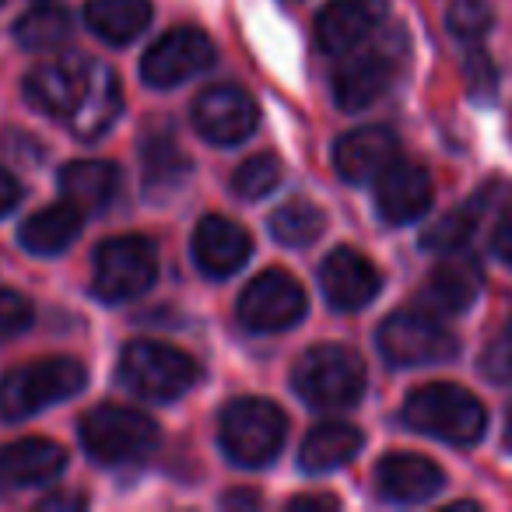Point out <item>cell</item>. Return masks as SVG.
Instances as JSON below:
<instances>
[{"mask_svg":"<svg viewBox=\"0 0 512 512\" xmlns=\"http://www.w3.org/2000/svg\"><path fill=\"white\" fill-rule=\"evenodd\" d=\"M256 102L239 85H211L193 102V127L204 141L211 144H239L256 130Z\"/></svg>","mask_w":512,"mask_h":512,"instance_id":"obj_12","label":"cell"},{"mask_svg":"<svg viewBox=\"0 0 512 512\" xmlns=\"http://www.w3.org/2000/svg\"><path fill=\"white\" fill-rule=\"evenodd\" d=\"M320 285L334 309L358 313V309H365L379 295L383 278H379V271L358 249H334L320 267Z\"/></svg>","mask_w":512,"mask_h":512,"instance_id":"obj_14","label":"cell"},{"mask_svg":"<svg viewBox=\"0 0 512 512\" xmlns=\"http://www.w3.org/2000/svg\"><path fill=\"white\" fill-rule=\"evenodd\" d=\"M386 18V0H330L316 18V43L330 57L355 50Z\"/></svg>","mask_w":512,"mask_h":512,"instance_id":"obj_18","label":"cell"},{"mask_svg":"<svg viewBox=\"0 0 512 512\" xmlns=\"http://www.w3.org/2000/svg\"><path fill=\"white\" fill-rule=\"evenodd\" d=\"M67 453L50 439H18L0 446V488H36L64 474Z\"/></svg>","mask_w":512,"mask_h":512,"instance_id":"obj_19","label":"cell"},{"mask_svg":"<svg viewBox=\"0 0 512 512\" xmlns=\"http://www.w3.org/2000/svg\"><path fill=\"white\" fill-rule=\"evenodd\" d=\"M183 169H186V158H183V151L176 148V141H172L169 134L151 137V144L144 148V172H148V186L162 183V179L176 183Z\"/></svg>","mask_w":512,"mask_h":512,"instance_id":"obj_32","label":"cell"},{"mask_svg":"<svg viewBox=\"0 0 512 512\" xmlns=\"http://www.w3.org/2000/svg\"><path fill=\"white\" fill-rule=\"evenodd\" d=\"M81 446L102 467H123V463H141L155 453L158 425L148 414L134 407L102 404L81 418Z\"/></svg>","mask_w":512,"mask_h":512,"instance_id":"obj_4","label":"cell"},{"mask_svg":"<svg viewBox=\"0 0 512 512\" xmlns=\"http://www.w3.org/2000/svg\"><path fill=\"white\" fill-rule=\"evenodd\" d=\"M120 172L113 162H99V158H81L60 169V193L71 207L81 214H95L113 200Z\"/></svg>","mask_w":512,"mask_h":512,"instance_id":"obj_24","label":"cell"},{"mask_svg":"<svg viewBox=\"0 0 512 512\" xmlns=\"http://www.w3.org/2000/svg\"><path fill=\"white\" fill-rule=\"evenodd\" d=\"M288 418L278 404L260 397H242L221 411L218 421V439L221 449L232 463L239 467H267L285 446Z\"/></svg>","mask_w":512,"mask_h":512,"instance_id":"obj_3","label":"cell"},{"mask_svg":"<svg viewBox=\"0 0 512 512\" xmlns=\"http://www.w3.org/2000/svg\"><path fill=\"white\" fill-rule=\"evenodd\" d=\"M400 418L407 428L449 442V446H474L488 428V414H484L481 400L453 383H432L414 390L404 400Z\"/></svg>","mask_w":512,"mask_h":512,"instance_id":"obj_1","label":"cell"},{"mask_svg":"<svg viewBox=\"0 0 512 512\" xmlns=\"http://www.w3.org/2000/svg\"><path fill=\"white\" fill-rule=\"evenodd\" d=\"M214 43L200 29H172L144 53L141 78L151 88H176L214 64Z\"/></svg>","mask_w":512,"mask_h":512,"instance_id":"obj_10","label":"cell"},{"mask_svg":"<svg viewBox=\"0 0 512 512\" xmlns=\"http://www.w3.org/2000/svg\"><path fill=\"white\" fill-rule=\"evenodd\" d=\"M81 505H85L81 495H53V498H43L39 509H81Z\"/></svg>","mask_w":512,"mask_h":512,"instance_id":"obj_39","label":"cell"},{"mask_svg":"<svg viewBox=\"0 0 512 512\" xmlns=\"http://www.w3.org/2000/svg\"><path fill=\"white\" fill-rule=\"evenodd\" d=\"M253 253V239L242 225L221 214H207L193 232V260L207 278H232Z\"/></svg>","mask_w":512,"mask_h":512,"instance_id":"obj_16","label":"cell"},{"mask_svg":"<svg viewBox=\"0 0 512 512\" xmlns=\"http://www.w3.org/2000/svg\"><path fill=\"white\" fill-rule=\"evenodd\" d=\"M78 232H81V211L64 200V204L43 207V211L32 214L22 225V232H18V239H22V246L29 253L57 256L78 239Z\"/></svg>","mask_w":512,"mask_h":512,"instance_id":"obj_26","label":"cell"},{"mask_svg":"<svg viewBox=\"0 0 512 512\" xmlns=\"http://www.w3.org/2000/svg\"><path fill=\"white\" fill-rule=\"evenodd\" d=\"M491 253H495L502 264L512 267V214L498 221L495 235H491Z\"/></svg>","mask_w":512,"mask_h":512,"instance_id":"obj_36","label":"cell"},{"mask_svg":"<svg viewBox=\"0 0 512 512\" xmlns=\"http://www.w3.org/2000/svg\"><path fill=\"white\" fill-rule=\"evenodd\" d=\"M67 36H71V15L57 4H39L15 22V39L22 50H57L67 43Z\"/></svg>","mask_w":512,"mask_h":512,"instance_id":"obj_27","label":"cell"},{"mask_svg":"<svg viewBox=\"0 0 512 512\" xmlns=\"http://www.w3.org/2000/svg\"><path fill=\"white\" fill-rule=\"evenodd\" d=\"M484 200H488V193H477V197H470L467 204H460L456 211H449L446 218H439L432 225V232L421 239V246L439 249V253L460 249L463 242L477 232V221H481V214H484Z\"/></svg>","mask_w":512,"mask_h":512,"instance_id":"obj_29","label":"cell"},{"mask_svg":"<svg viewBox=\"0 0 512 512\" xmlns=\"http://www.w3.org/2000/svg\"><path fill=\"white\" fill-rule=\"evenodd\" d=\"M158 278V253L141 235L106 239L95 249V295L102 302H130L144 295Z\"/></svg>","mask_w":512,"mask_h":512,"instance_id":"obj_8","label":"cell"},{"mask_svg":"<svg viewBox=\"0 0 512 512\" xmlns=\"http://www.w3.org/2000/svg\"><path fill=\"white\" fill-rule=\"evenodd\" d=\"M120 383L134 397L169 404L200 383V365L186 351L158 341H134L120 355Z\"/></svg>","mask_w":512,"mask_h":512,"instance_id":"obj_6","label":"cell"},{"mask_svg":"<svg viewBox=\"0 0 512 512\" xmlns=\"http://www.w3.org/2000/svg\"><path fill=\"white\" fill-rule=\"evenodd\" d=\"M88 71L92 64L81 57H60L50 64L32 67V74L25 78V99L50 116H71L74 106L81 102V92L88 85Z\"/></svg>","mask_w":512,"mask_h":512,"instance_id":"obj_15","label":"cell"},{"mask_svg":"<svg viewBox=\"0 0 512 512\" xmlns=\"http://www.w3.org/2000/svg\"><path fill=\"white\" fill-rule=\"evenodd\" d=\"M481 285H484V274L474 256H449V260H442L435 267L432 278L425 281L418 302L432 316H456L477 299Z\"/></svg>","mask_w":512,"mask_h":512,"instance_id":"obj_20","label":"cell"},{"mask_svg":"<svg viewBox=\"0 0 512 512\" xmlns=\"http://www.w3.org/2000/svg\"><path fill=\"white\" fill-rule=\"evenodd\" d=\"M365 446L362 432L348 421H323V425L309 428V435L299 446V467L306 474H327L344 463H351L358 456V449Z\"/></svg>","mask_w":512,"mask_h":512,"instance_id":"obj_23","label":"cell"},{"mask_svg":"<svg viewBox=\"0 0 512 512\" xmlns=\"http://www.w3.org/2000/svg\"><path fill=\"white\" fill-rule=\"evenodd\" d=\"M376 179V211L386 225H411L421 214H428L435 186L425 165L393 158Z\"/></svg>","mask_w":512,"mask_h":512,"instance_id":"obj_13","label":"cell"},{"mask_svg":"<svg viewBox=\"0 0 512 512\" xmlns=\"http://www.w3.org/2000/svg\"><path fill=\"white\" fill-rule=\"evenodd\" d=\"M155 18L148 0H88L85 22L102 43L127 46L141 36Z\"/></svg>","mask_w":512,"mask_h":512,"instance_id":"obj_25","label":"cell"},{"mask_svg":"<svg viewBox=\"0 0 512 512\" xmlns=\"http://www.w3.org/2000/svg\"><path fill=\"white\" fill-rule=\"evenodd\" d=\"M288 509L299 512V509H337V498L330 495H299L288 502Z\"/></svg>","mask_w":512,"mask_h":512,"instance_id":"obj_38","label":"cell"},{"mask_svg":"<svg viewBox=\"0 0 512 512\" xmlns=\"http://www.w3.org/2000/svg\"><path fill=\"white\" fill-rule=\"evenodd\" d=\"M292 386L309 407L320 411L351 407L365 393V362L344 344H320L299 358Z\"/></svg>","mask_w":512,"mask_h":512,"instance_id":"obj_5","label":"cell"},{"mask_svg":"<svg viewBox=\"0 0 512 512\" xmlns=\"http://www.w3.org/2000/svg\"><path fill=\"white\" fill-rule=\"evenodd\" d=\"M442 484H446L442 467L421 453H390L376 467V491L397 505L428 502L432 495H439Z\"/></svg>","mask_w":512,"mask_h":512,"instance_id":"obj_17","label":"cell"},{"mask_svg":"<svg viewBox=\"0 0 512 512\" xmlns=\"http://www.w3.org/2000/svg\"><path fill=\"white\" fill-rule=\"evenodd\" d=\"M491 22H495V15H491L488 0H456L446 15L449 32L463 43H477L491 29Z\"/></svg>","mask_w":512,"mask_h":512,"instance_id":"obj_31","label":"cell"},{"mask_svg":"<svg viewBox=\"0 0 512 512\" xmlns=\"http://www.w3.org/2000/svg\"><path fill=\"white\" fill-rule=\"evenodd\" d=\"M379 351L390 365L414 369V365H442L460 355V341L453 330L439 323L432 313H393L379 327Z\"/></svg>","mask_w":512,"mask_h":512,"instance_id":"obj_7","label":"cell"},{"mask_svg":"<svg viewBox=\"0 0 512 512\" xmlns=\"http://www.w3.org/2000/svg\"><path fill=\"white\" fill-rule=\"evenodd\" d=\"M481 372L495 383H512V330L498 334L488 348L481 351Z\"/></svg>","mask_w":512,"mask_h":512,"instance_id":"obj_34","label":"cell"},{"mask_svg":"<svg viewBox=\"0 0 512 512\" xmlns=\"http://www.w3.org/2000/svg\"><path fill=\"white\" fill-rule=\"evenodd\" d=\"M397 78V53L390 46L348 50V60L334 67V102L344 113L369 109Z\"/></svg>","mask_w":512,"mask_h":512,"instance_id":"obj_11","label":"cell"},{"mask_svg":"<svg viewBox=\"0 0 512 512\" xmlns=\"http://www.w3.org/2000/svg\"><path fill=\"white\" fill-rule=\"evenodd\" d=\"M323 228H327V214H323L313 200H302V197L288 200V204H281L278 211L271 214V232L281 246H295V249L313 246L323 235Z\"/></svg>","mask_w":512,"mask_h":512,"instance_id":"obj_28","label":"cell"},{"mask_svg":"<svg viewBox=\"0 0 512 512\" xmlns=\"http://www.w3.org/2000/svg\"><path fill=\"white\" fill-rule=\"evenodd\" d=\"M18 200H22V186H18V179L11 176V172L0 169V218L15 211Z\"/></svg>","mask_w":512,"mask_h":512,"instance_id":"obj_37","label":"cell"},{"mask_svg":"<svg viewBox=\"0 0 512 512\" xmlns=\"http://www.w3.org/2000/svg\"><path fill=\"white\" fill-rule=\"evenodd\" d=\"M120 109H123V92H120L116 71L106 64H92L88 85H85V92H81V102L74 106V113L67 116V123H71V130L81 141H95V137H102L113 127Z\"/></svg>","mask_w":512,"mask_h":512,"instance_id":"obj_22","label":"cell"},{"mask_svg":"<svg viewBox=\"0 0 512 512\" xmlns=\"http://www.w3.org/2000/svg\"><path fill=\"white\" fill-rule=\"evenodd\" d=\"M256 502H260L256 495H228L225 498V505H256Z\"/></svg>","mask_w":512,"mask_h":512,"instance_id":"obj_40","label":"cell"},{"mask_svg":"<svg viewBox=\"0 0 512 512\" xmlns=\"http://www.w3.org/2000/svg\"><path fill=\"white\" fill-rule=\"evenodd\" d=\"M285 176V165H281L278 155L264 151V155H253L232 172V190L239 193L242 200H260L274 190Z\"/></svg>","mask_w":512,"mask_h":512,"instance_id":"obj_30","label":"cell"},{"mask_svg":"<svg viewBox=\"0 0 512 512\" xmlns=\"http://www.w3.org/2000/svg\"><path fill=\"white\" fill-rule=\"evenodd\" d=\"M88 383V372L78 358H39L18 365L0 379V414L8 421H22L46 407L71 400Z\"/></svg>","mask_w":512,"mask_h":512,"instance_id":"obj_2","label":"cell"},{"mask_svg":"<svg viewBox=\"0 0 512 512\" xmlns=\"http://www.w3.org/2000/svg\"><path fill=\"white\" fill-rule=\"evenodd\" d=\"M32 327V302L18 292H0V341L18 337Z\"/></svg>","mask_w":512,"mask_h":512,"instance_id":"obj_33","label":"cell"},{"mask_svg":"<svg viewBox=\"0 0 512 512\" xmlns=\"http://www.w3.org/2000/svg\"><path fill=\"white\" fill-rule=\"evenodd\" d=\"M463 78H467L470 95H477V99L495 92V64H491L488 53H470L467 64H463Z\"/></svg>","mask_w":512,"mask_h":512,"instance_id":"obj_35","label":"cell"},{"mask_svg":"<svg viewBox=\"0 0 512 512\" xmlns=\"http://www.w3.org/2000/svg\"><path fill=\"white\" fill-rule=\"evenodd\" d=\"M397 137L386 127H358L344 134L334 148L337 176L344 183H369L397 158Z\"/></svg>","mask_w":512,"mask_h":512,"instance_id":"obj_21","label":"cell"},{"mask_svg":"<svg viewBox=\"0 0 512 512\" xmlns=\"http://www.w3.org/2000/svg\"><path fill=\"white\" fill-rule=\"evenodd\" d=\"M306 292L285 271H264L246 285L239 299V323L253 334H278L306 316Z\"/></svg>","mask_w":512,"mask_h":512,"instance_id":"obj_9","label":"cell"},{"mask_svg":"<svg viewBox=\"0 0 512 512\" xmlns=\"http://www.w3.org/2000/svg\"><path fill=\"white\" fill-rule=\"evenodd\" d=\"M505 446L512 449V421H509V432H505Z\"/></svg>","mask_w":512,"mask_h":512,"instance_id":"obj_41","label":"cell"}]
</instances>
